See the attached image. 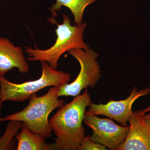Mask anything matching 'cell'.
I'll use <instances>...</instances> for the list:
<instances>
[{
	"label": "cell",
	"instance_id": "obj_12",
	"mask_svg": "<svg viewBox=\"0 0 150 150\" xmlns=\"http://www.w3.org/2000/svg\"><path fill=\"white\" fill-rule=\"evenodd\" d=\"M21 126L22 122L20 121H9L4 133L0 138V150L11 149L12 140Z\"/></svg>",
	"mask_w": 150,
	"mask_h": 150
},
{
	"label": "cell",
	"instance_id": "obj_2",
	"mask_svg": "<svg viewBox=\"0 0 150 150\" xmlns=\"http://www.w3.org/2000/svg\"><path fill=\"white\" fill-rule=\"evenodd\" d=\"M61 87V86H60ZM60 87L52 86L41 96L34 94L30 98L29 104L23 110L0 118L1 122L10 120L22 122V125L33 134L44 139L51 137L52 130L48 117L52 111L64 105L63 99H59Z\"/></svg>",
	"mask_w": 150,
	"mask_h": 150
},
{
	"label": "cell",
	"instance_id": "obj_3",
	"mask_svg": "<svg viewBox=\"0 0 150 150\" xmlns=\"http://www.w3.org/2000/svg\"><path fill=\"white\" fill-rule=\"evenodd\" d=\"M63 23L57 24L55 31L57 37L56 42L50 48L41 50L38 48L25 47V51L27 55V60L31 62H46L51 67L56 69L58 61L65 52L73 49H82L86 50L90 46L85 42L83 35L86 28L85 23L73 25L68 16L63 14Z\"/></svg>",
	"mask_w": 150,
	"mask_h": 150
},
{
	"label": "cell",
	"instance_id": "obj_15",
	"mask_svg": "<svg viewBox=\"0 0 150 150\" xmlns=\"http://www.w3.org/2000/svg\"><path fill=\"white\" fill-rule=\"evenodd\" d=\"M142 110L145 113H146L147 112H149V111H150V105Z\"/></svg>",
	"mask_w": 150,
	"mask_h": 150
},
{
	"label": "cell",
	"instance_id": "obj_1",
	"mask_svg": "<svg viewBox=\"0 0 150 150\" xmlns=\"http://www.w3.org/2000/svg\"><path fill=\"white\" fill-rule=\"evenodd\" d=\"M87 89L69 103L60 108L49 120L56 136L55 149L77 150L85 137L82 123L87 107L91 103Z\"/></svg>",
	"mask_w": 150,
	"mask_h": 150
},
{
	"label": "cell",
	"instance_id": "obj_11",
	"mask_svg": "<svg viewBox=\"0 0 150 150\" xmlns=\"http://www.w3.org/2000/svg\"><path fill=\"white\" fill-rule=\"evenodd\" d=\"M101 0H56L49 11L53 16H56V12L61 10L62 6L68 8L74 16L75 25H79L83 22L84 13L87 7Z\"/></svg>",
	"mask_w": 150,
	"mask_h": 150
},
{
	"label": "cell",
	"instance_id": "obj_10",
	"mask_svg": "<svg viewBox=\"0 0 150 150\" xmlns=\"http://www.w3.org/2000/svg\"><path fill=\"white\" fill-rule=\"evenodd\" d=\"M20 133L17 135V150H51L55 149L54 144H48L40 135L33 134L24 126H21Z\"/></svg>",
	"mask_w": 150,
	"mask_h": 150
},
{
	"label": "cell",
	"instance_id": "obj_8",
	"mask_svg": "<svg viewBox=\"0 0 150 150\" xmlns=\"http://www.w3.org/2000/svg\"><path fill=\"white\" fill-rule=\"evenodd\" d=\"M145 114L142 110L133 112L127 137L116 150H150V126Z\"/></svg>",
	"mask_w": 150,
	"mask_h": 150
},
{
	"label": "cell",
	"instance_id": "obj_7",
	"mask_svg": "<svg viewBox=\"0 0 150 150\" xmlns=\"http://www.w3.org/2000/svg\"><path fill=\"white\" fill-rule=\"evenodd\" d=\"M150 93L149 87L138 91L137 87L135 86L126 99L118 101L111 100L104 104H96L91 102L87 111L97 115H105L117 121L122 126H129L127 123L133 112L132 105L138 98Z\"/></svg>",
	"mask_w": 150,
	"mask_h": 150
},
{
	"label": "cell",
	"instance_id": "obj_9",
	"mask_svg": "<svg viewBox=\"0 0 150 150\" xmlns=\"http://www.w3.org/2000/svg\"><path fill=\"white\" fill-rule=\"evenodd\" d=\"M15 68L22 74L29 71V65L22 48L15 46L8 38L0 37V76H4Z\"/></svg>",
	"mask_w": 150,
	"mask_h": 150
},
{
	"label": "cell",
	"instance_id": "obj_14",
	"mask_svg": "<svg viewBox=\"0 0 150 150\" xmlns=\"http://www.w3.org/2000/svg\"><path fill=\"white\" fill-rule=\"evenodd\" d=\"M145 118L148 124L150 126V113L145 114Z\"/></svg>",
	"mask_w": 150,
	"mask_h": 150
},
{
	"label": "cell",
	"instance_id": "obj_16",
	"mask_svg": "<svg viewBox=\"0 0 150 150\" xmlns=\"http://www.w3.org/2000/svg\"><path fill=\"white\" fill-rule=\"evenodd\" d=\"M2 103L0 101V118H1V111L2 108ZM1 121H0V123H1Z\"/></svg>",
	"mask_w": 150,
	"mask_h": 150
},
{
	"label": "cell",
	"instance_id": "obj_4",
	"mask_svg": "<svg viewBox=\"0 0 150 150\" xmlns=\"http://www.w3.org/2000/svg\"><path fill=\"white\" fill-rule=\"evenodd\" d=\"M42 74L35 81L21 83L11 82L0 76V101L23 102L40 90L51 86H62L71 80L69 73L58 71L46 62H41Z\"/></svg>",
	"mask_w": 150,
	"mask_h": 150
},
{
	"label": "cell",
	"instance_id": "obj_6",
	"mask_svg": "<svg viewBox=\"0 0 150 150\" xmlns=\"http://www.w3.org/2000/svg\"><path fill=\"white\" fill-rule=\"evenodd\" d=\"M83 122L92 130V142L104 145L111 150H116L126 139L129 126H120L108 118H102L86 110Z\"/></svg>",
	"mask_w": 150,
	"mask_h": 150
},
{
	"label": "cell",
	"instance_id": "obj_5",
	"mask_svg": "<svg viewBox=\"0 0 150 150\" xmlns=\"http://www.w3.org/2000/svg\"><path fill=\"white\" fill-rule=\"evenodd\" d=\"M78 61L81 69L75 81L60 87L58 96L76 97L88 87L93 88L101 77V70L97 61L99 54L90 48L73 49L68 51Z\"/></svg>",
	"mask_w": 150,
	"mask_h": 150
},
{
	"label": "cell",
	"instance_id": "obj_13",
	"mask_svg": "<svg viewBox=\"0 0 150 150\" xmlns=\"http://www.w3.org/2000/svg\"><path fill=\"white\" fill-rule=\"evenodd\" d=\"M108 150L104 145L92 142L90 136L84 138L77 150Z\"/></svg>",
	"mask_w": 150,
	"mask_h": 150
}]
</instances>
